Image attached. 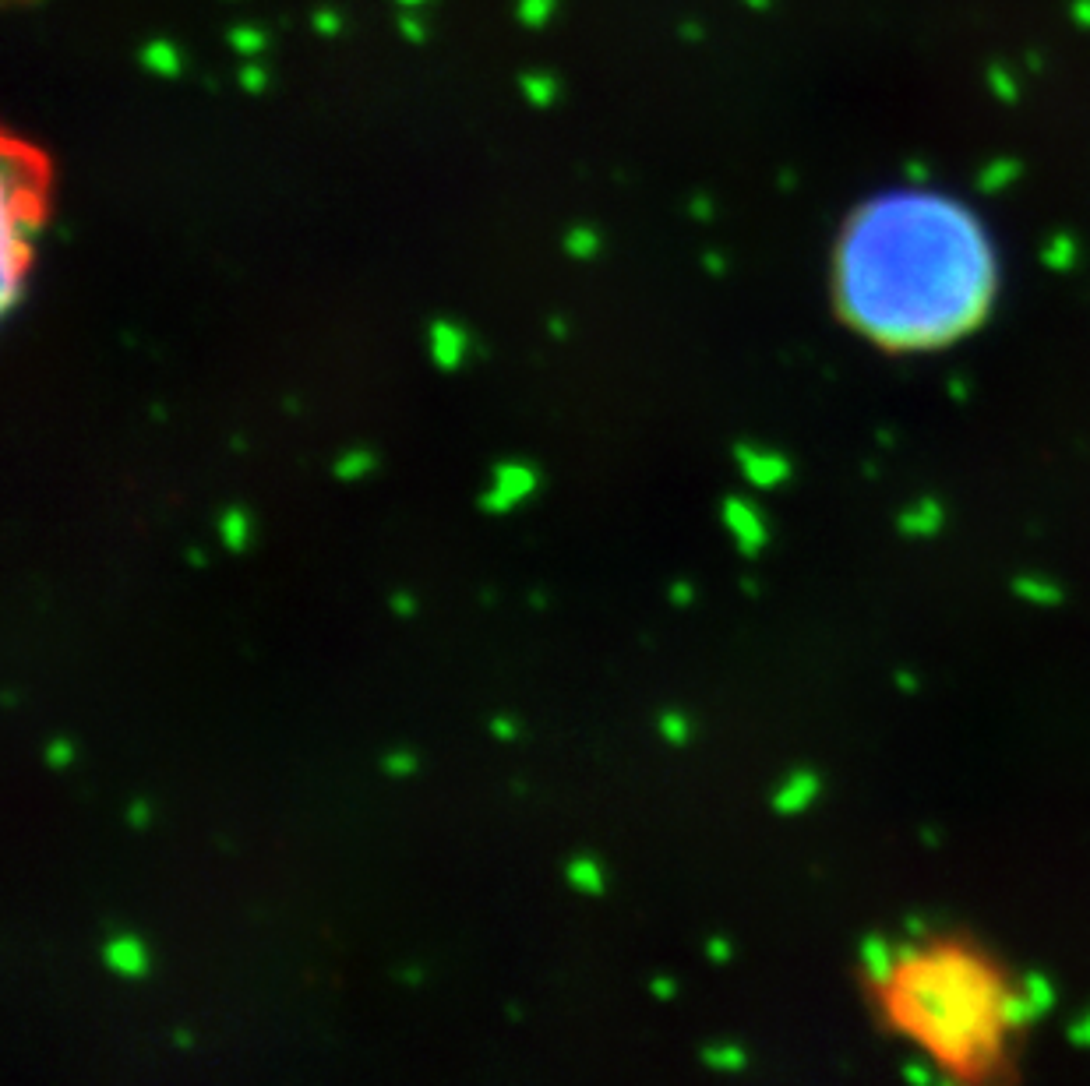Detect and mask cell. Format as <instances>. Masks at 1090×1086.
Returning a JSON list of instances; mask_svg holds the SVG:
<instances>
[{
	"label": "cell",
	"instance_id": "6da1fadb",
	"mask_svg": "<svg viewBox=\"0 0 1090 1086\" xmlns=\"http://www.w3.org/2000/svg\"><path fill=\"white\" fill-rule=\"evenodd\" d=\"M999 247L985 219L925 184L868 194L833 247V304L886 353L964 343L995 311Z\"/></svg>",
	"mask_w": 1090,
	"mask_h": 1086
},
{
	"label": "cell",
	"instance_id": "7a4b0ae2",
	"mask_svg": "<svg viewBox=\"0 0 1090 1086\" xmlns=\"http://www.w3.org/2000/svg\"><path fill=\"white\" fill-rule=\"evenodd\" d=\"M868 995L882 1027L953 1086H999L1031 1016L999 956L946 931L872 956Z\"/></svg>",
	"mask_w": 1090,
	"mask_h": 1086
},
{
	"label": "cell",
	"instance_id": "3957f363",
	"mask_svg": "<svg viewBox=\"0 0 1090 1086\" xmlns=\"http://www.w3.org/2000/svg\"><path fill=\"white\" fill-rule=\"evenodd\" d=\"M43 230V166L18 142L0 163V318H15L25 300L32 251Z\"/></svg>",
	"mask_w": 1090,
	"mask_h": 1086
},
{
	"label": "cell",
	"instance_id": "277c9868",
	"mask_svg": "<svg viewBox=\"0 0 1090 1086\" xmlns=\"http://www.w3.org/2000/svg\"><path fill=\"white\" fill-rule=\"evenodd\" d=\"M540 487V473L523 459H501L491 469V484L477 498L480 512L487 515H508L516 512L523 501H530Z\"/></svg>",
	"mask_w": 1090,
	"mask_h": 1086
},
{
	"label": "cell",
	"instance_id": "5b68a950",
	"mask_svg": "<svg viewBox=\"0 0 1090 1086\" xmlns=\"http://www.w3.org/2000/svg\"><path fill=\"white\" fill-rule=\"evenodd\" d=\"M720 519H724V529L731 536L734 551L741 558H759L766 551L769 543V522L762 515V508L755 505L752 498H741V494H731L720 505Z\"/></svg>",
	"mask_w": 1090,
	"mask_h": 1086
},
{
	"label": "cell",
	"instance_id": "8992f818",
	"mask_svg": "<svg viewBox=\"0 0 1090 1086\" xmlns=\"http://www.w3.org/2000/svg\"><path fill=\"white\" fill-rule=\"evenodd\" d=\"M734 462H738L741 477L755 487V491H777L784 487L787 480L794 477V462L787 459L784 452L777 448H762V445H734Z\"/></svg>",
	"mask_w": 1090,
	"mask_h": 1086
},
{
	"label": "cell",
	"instance_id": "52a82bcc",
	"mask_svg": "<svg viewBox=\"0 0 1090 1086\" xmlns=\"http://www.w3.org/2000/svg\"><path fill=\"white\" fill-rule=\"evenodd\" d=\"M427 353H431L438 371L452 374L470 360L473 335L466 332L456 318H434L431 325H427Z\"/></svg>",
	"mask_w": 1090,
	"mask_h": 1086
},
{
	"label": "cell",
	"instance_id": "ba28073f",
	"mask_svg": "<svg viewBox=\"0 0 1090 1086\" xmlns=\"http://www.w3.org/2000/svg\"><path fill=\"white\" fill-rule=\"evenodd\" d=\"M103 963L117 977H145L149 974V949L135 935H113L103 945Z\"/></svg>",
	"mask_w": 1090,
	"mask_h": 1086
},
{
	"label": "cell",
	"instance_id": "9c48e42d",
	"mask_svg": "<svg viewBox=\"0 0 1090 1086\" xmlns=\"http://www.w3.org/2000/svg\"><path fill=\"white\" fill-rule=\"evenodd\" d=\"M942 522H946V512H942L939 501L921 498V501H914L911 508L900 512L896 526H900V533H904V536H911V540H932V536L942 529Z\"/></svg>",
	"mask_w": 1090,
	"mask_h": 1086
},
{
	"label": "cell",
	"instance_id": "30bf717a",
	"mask_svg": "<svg viewBox=\"0 0 1090 1086\" xmlns=\"http://www.w3.org/2000/svg\"><path fill=\"white\" fill-rule=\"evenodd\" d=\"M138 64L156 78H180V71H184V53H180V46L173 43V39L156 36L138 50Z\"/></svg>",
	"mask_w": 1090,
	"mask_h": 1086
},
{
	"label": "cell",
	"instance_id": "8fae6325",
	"mask_svg": "<svg viewBox=\"0 0 1090 1086\" xmlns=\"http://www.w3.org/2000/svg\"><path fill=\"white\" fill-rule=\"evenodd\" d=\"M819 794V776L808 773V769H798V773H791L784 783H780V790L773 794V804H777V811H801L812 797Z\"/></svg>",
	"mask_w": 1090,
	"mask_h": 1086
},
{
	"label": "cell",
	"instance_id": "7c38bea8",
	"mask_svg": "<svg viewBox=\"0 0 1090 1086\" xmlns=\"http://www.w3.org/2000/svg\"><path fill=\"white\" fill-rule=\"evenodd\" d=\"M219 543H223L226 551L233 554H244L247 547H251V536H254V522L251 515L244 512V508L230 505L219 512Z\"/></svg>",
	"mask_w": 1090,
	"mask_h": 1086
},
{
	"label": "cell",
	"instance_id": "4fadbf2b",
	"mask_svg": "<svg viewBox=\"0 0 1090 1086\" xmlns=\"http://www.w3.org/2000/svg\"><path fill=\"white\" fill-rule=\"evenodd\" d=\"M519 89H523V99L537 110H547V106L558 103L561 96V82L551 75V71H526L519 78Z\"/></svg>",
	"mask_w": 1090,
	"mask_h": 1086
},
{
	"label": "cell",
	"instance_id": "5bb4252c",
	"mask_svg": "<svg viewBox=\"0 0 1090 1086\" xmlns=\"http://www.w3.org/2000/svg\"><path fill=\"white\" fill-rule=\"evenodd\" d=\"M378 469V455L371 452V448H346L343 455L336 459V466H332V473H336V480H343V484H357V480H367Z\"/></svg>",
	"mask_w": 1090,
	"mask_h": 1086
},
{
	"label": "cell",
	"instance_id": "9a60e30c",
	"mask_svg": "<svg viewBox=\"0 0 1090 1086\" xmlns=\"http://www.w3.org/2000/svg\"><path fill=\"white\" fill-rule=\"evenodd\" d=\"M1013 593L1023 603H1034V607H1055V603H1062V589L1052 579H1045V575H1020L1013 582Z\"/></svg>",
	"mask_w": 1090,
	"mask_h": 1086
},
{
	"label": "cell",
	"instance_id": "2e32d148",
	"mask_svg": "<svg viewBox=\"0 0 1090 1086\" xmlns=\"http://www.w3.org/2000/svg\"><path fill=\"white\" fill-rule=\"evenodd\" d=\"M226 43H230V50L237 53L240 60H262V53L269 50V36H265V29H258V25H233V29L226 32Z\"/></svg>",
	"mask_w": 1090,
	"mask_h": 1086
},
{
	"label": "cell",
	"instance_id": "e0dca14e",
	"mask_svg": "<svg viewBox=\"0 0 1090 1086\" xmlns=\"http://www.w3.org/2000/svg\"><path fill=\"white\" fill-rule=\"evenodd\" d=\"M561 247H565L568 258H575V261H593L600 254V247H604V240H600V230H593V226L579 223V226H572V230L565 233Z\"/></svg>",
	"mask_w": 1090,
	"mask_h": 1086
},
{
	"label": "cell",
	"instance_id": "ac0fdd59",
	"mask_svg": "<svg viewBox=\"0 0 1090 1086\" xmlns=\"http://www.w3.org/2000/svg\"><path fill=\"white\" fill-rule=\"evenodd\" d=\"M1016 177H1020V163L1002 156V159H992V163L981 166L978 187L985 194H999V191H1006L1009 184H1016Z\"/></svg>",
	"mask_w": 1090,
	"mask_h": 1086
},
{
	"label": "cell",
	"instance_id": "d6986e66",
	"mask_svg": "<svg viewBox=\"0 0 1090 1086\" xmlns=\"http://www.w3.org/2000/svg\"><path fill=\"white\" fill-rule=\"evenodd\" d=\"M561 0H516V22L530 32H544L558 15Z\"/></svg>",
	"mask_w": 1090,
	"mask_h": 1086
},
{
	"label": "cell",
	"instance_id": "ffe728a7",
	"mask_svg": "<svg viewBox=\"0 0 1090 1086\" xmlns=\"http://www.w3.org/2000/svg\"><path fill=\"white\" fill-rule=\"evenodd\" d=\"M568 875V886L579 889V893H604V871H600V864L593 861V857H575L572 864L565 868Z\"/></svg>",
	"mask_w": 1090,
	"mask_h": 1086
},
{
	"label": "cell",
	"instance_id": "44dd1931",
	"mask_svg": "<svg viewBox=\"0 0 1090 1086\" xmlns=\"http://www.w3.org/2000/svg\"><path fill=\"white\" fill-rule=\"evenodd\" d=\"M1076 254H1080V247H1076V240L1069 237V233H1052V237L1041 244V261H1045L1048 268H1055V272L1073 268Z\"/></svg>",
	"mask_w": 1090,
	"mask_h": 1086
},
{
	"label": "cell",
	"instance_id": "7402d4cb",
	"mask_svg": "<svg viewBox=\"0 0 1090 1086\" xmlns=\"http://www.w3.org/2000/svg\"><path fill=\"white\" fill-rule=\"evenodd\" d=\"M985 82H988V92H992L995 99H1002V103H1016L1020 99V82H1016V71L1006 64H988L985 71Z\"/></svg>",
	"mask_w": 1090,
	"mask_h": 1086
},
{
	"label": "cell",
	"instance_id": "603a6c76",
	"mask_svg": "<svg viewBox=\"0 0 1090 1086\" xmlns=\"http://www.w3.org/2000/svg\"><path fill=\"white\" fill-rule=\"evenodd\" d=\"M657 727L667 744H688V737H692V723H688V716L681 709H664Z\"/></svg>",
	"mask_w": 1090,
	"mask_h": 1086
},
{
	"label": "cell",
	"instance_id": "cb8c5ba5",
	"mask_svg": "<svg viewBox=\"0 0 1090 1086\" xmlns=\"http://www.w3.org/2000/svg\"><path fill=\"white\" fill-rule=\"evenodd\" d=\"M237 85L247 92V96H262L269 89V67L262 60H244L237 71Z\"/></svg>",
	"mask_w": 1090,
	"mask_h": 1086
},
{
	"label": "cell",
	"instance_id": "d4e9b609",
	"mask_svg": "<svg viewBox=\"0 0 1090 1086\" xmlns=\"http://www.w3.org/2000/svg\"><path fill=\"white\" fill-rule=\"evenodd\" d=\"M311 29L318 32L322 39H336V36H343L346 18L339 15V8H329V4H322V8H318L311 15Z\"/></svg>",
	"mask_w": 1090,
	"mask_h": 1086
},
{
	"label": "cell",
	"instance_id": "484cf974",
	"mask_svg": "<svg viewBox=\"0 0 1090 1086\" xmlns=\"http://www.w3.org/2000/svg\"><path fill=\"white\" fill-rule=\"evenodd\" d=\"M396 29H399V36H403L406 43H413V46L427 43V22L420 15H413V11L403 8V15L396 18Z\"/></svg>",
	"mask_w": 1090,
	"mask_h": 1086
},
{
	"label": "cell",
	"instance_id": "4316f807",
	"mask_svg": "<svg viewBox=\"0 0 1090 1086\" xmlns=\"http://www.w3.org/2000/svg\"><path fill=\"white\" fill-rule=\"evenodd\" d=\"M71 762H75V744L68 737H50V744H46V766L68 769Z\"/></svg>",
	"mask_w": 1090,
	"mask_h": 1086
},
{
	"label": "cell",
	"instance_id": "83f0119b",
	"mask_svg": "<svg viewBox=\"0 0 1090 1086\" xmlns=\"http://www.w3.org/2000/svg\"><path fill=\"white\" fill-rule=\"evenodd\" d=\"M417 766H420L417 755L403 752V748H399V752H389L385 759H381V769H385L389 776H413V773H417Z\"/></svg>",
	"mask_w": 1090,
	"mask_h": 1086
},
{
	"label": "cell",
	"instance_id": "f1b7e54d",
	"mask_svg": "<svg viewBox=\"0 0 1090 1086\" xmlns=\"http://www.w3.org/2000/svg\"><path fill=\"white\" fill-rule=\"evenodd\" d=\"M491 734L498 737V741H516V737H519V723L512 720V716L501 713V716H494V720H491Z\"/></svg>",
	"mask_w": 1090,
	"mask_h": 1086
},
{
	"label": "cell",
	"instance_id": "f546056e",
	"mask_svg": "<svg viewBox=\"0 0 1090 1086\" xmlns=\"http://www.w3.org/2000/svg\"><path fill=\"white\" fill-rule=\"evenodd\" d=\"M667 600H671L674 607H688V603L695 600V586H692V582H685V579L671 582V589H667Z\"/></svg>",
	"mask_w": 1090,
	"mask_h": 1086
},
{
	"label": "cell",
	"instance_id": "4dcf8cb0",
	"mask_svg": "<svg viewBox=\"0 0 1090 1086\" xmlns=\"http://www.w3.org/2000/svg\"><path fill=\"white\" fill-rule=\"evenodd\" d=\"M389 607L396 610L399 618H413V614H417V596H413V593H392Z\"/></svg>",
	"mask_w": 1090,
	"mask_h": 1086
},
{
	"label": "cell",
	"instance_id": "1f68e13d",
	"mask_svg": "<svg viewBox=\"0 0 1090 1086\" xmlns=\"http://www.w3.org/2000/svg\"><path fill=\"white\" fill-rule=\"evenodd\" d=\"M706 1058H710L713 1065H724V1069H738V1065H741V1051H734V1048H724V1051L710 1048V1051H706Z\"/></svg>",
	"mask_w": 1090,
	"mask_h": 1086
},
{
	"label": "cell",
	"instance_id": "d6a6232c",
	"mask_svg": "<svg viewBox=\"0 0 1090 1086\" xmlns=\"http://www.w3.org/2000/svg\"><path fill=\"white\" fill-rule=\"evenodd\" d=\"M1069 18H1073L1080 29L1090 32V0H1076L1073 8H1069Z\"/></svg>",
	"mask_w": 1090,
	"mask_h": 1086
},
{
	"label": "cell",
	"instance_id": "836d02e7",
	"mask_svg": "<svg viewBox=\"0 0 1090 1086\" xmlns=\"http://www.w3.org/2000/svg\"><path fill=\"white\" fill-rule=\"evenodd\" d=\"M127 819H131V826H135V829L149 826V804H145V801H135V804H131V808H127Z\"/></svg>",
	"mask_w": 1090,
	"mask_h": 1086
},
{
	"label": "cell",
	"instance_id": "e575fe53",
	"mask_svg": "<svg viewBox=\"0 0 1090 1086\" xmlns=\"http://www.w3.org/2000/svg\"><path fill=\"white\" fill-rule=\"evenodd\" d=\"M678 36L685 39V43H702V39H706V29H702L699 22H681L678 25Z\"/></svg>",
	"mask_w": 1090,
	"mask_h": 1086
},
{
	"label": "cell",
	"instance_id": "d590c367",
	"mask_svg": "<svg viewBox=\"0 0 1090 1086\" xmlns=\"http://www.w3.org/2000/svg\"><path fill=\"white\" fill-rule=\"evenodd\" d=\"M688 212H692L695 219H710L713 216V201L706 198V194H695L692 205H688Z\"/></svg>",
	"mask_w": 1090,
	"mask_h": 1086
},
{
	"label": "cell",
	"instance_id": "8d00e7d4",
	"mask_svg": "<svg viewBox=\"0 0 1090 1086\" xmlns=\"http://www.w3.org/2000/svg\"><path fill=\"white\" fill-rule=\"evenodd\" d=\"M674 988H678V984H674L671 977H657V981L650 984V991H653V995H657V998H671V995H674Z\"/></svg>",
	"mask_w": 1090,
	"mask_h": 1086
},
{
	"label": "cell",
	"instance_id": "74e56055",
	"mask_svg": "<svg viewBox=\"0 0 1090 1086\" xmlns=\"http://www.w3.org/2000/svg\"><path fill=\"white\" fill-rule=\"evenodd\" d=\"M702 268H710V272H713V276H720V272H724V258H720V254H717V251H710V254H702Z\"/></svg>",
	"mask_w": 1090,
	"mask_h": 1086
},
{
	"label": "cell",
	"instance_id": "f35d334b",
	"mask_svg": "<svg viewBox=\"0 0 1090 1086\" xmlns=\"http://www.w3.org/2000/svg\"><path fill=\"white\" fill-rule=\"evenodd\" d=\"M907 177H911V184H925L928 166L925 163H907Z\"/></svg>",
	"mask_w": 1090,
	"mask_h": 1086
},
{
	"label": "cell",
	"instance_id": "ab89813d",
	"mask_svg": "<svg viewBox=\"0 0 1090 1086\" xmlns=\"http://www.w3.org/2000/svg\"><path fill=\"white\" fill-rule=\"evenodd\" d=\"M547 328H551L554 339H565V335H568V321H565V318H558V314H554V318L547 321Z\"/></svg>",
	"mask_w": 1090,
	"mask_h": 1086
},
{
	"label": "cell",
	"instance_id": "60d3db41",
	"mask_svg": "<svg viewBox=\"0 0 1090 1086\" xmlns=\"http://www.w3.org/2000/svg\"><path fill=\"white\" fill-rule=\"evenodd\" d=\"M741 4H745L748 11H769V8H773V0H741Z\"/></svg>",
	"mask_w": 1090,
	"mask_h": 1086
},
{
	"label": "cell",
	"instance_id": "b9f144b4",
	"mask_svg": "<svg viewBox=\"0 0 1090 1086\" xmlns=\"http://www.w3.org/2000/svg\"><path fill=\"white\" fill-rule=\"evenodd\" d=\"M396 4L406 11H417V8H424V4H434V0H396Z\"/></svg>",
	"mask_w": 1090,
	"mask_h": 1086
},
{
	"label": "cell",
	"instance_id": "7bdbcfd3",
	"mask_svg": "<svg viewBox=\"0 0 1090 1086\" xmlns=\"http://www.w3.org/2000/svg\"><path fill=\"white\" fill-rule=\"evenodd\" d=\"M187 561H191L195 568H202L205 565V554L202 551H187Z\"/></svg>",
	"mask_w": 1090,
	"mask_h": 1086
}]
</instances>
